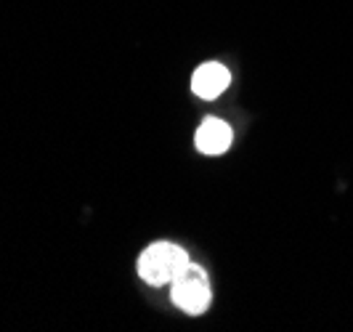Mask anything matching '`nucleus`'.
I'll use <instances>...</instances> for the list:
<instances>
[{"instance_id":"2","label":"nucleus","mask_w":353,"mask_h":332,"mask_svg":"<svg viewBox=\"0 0 353 332\" xmlns=\"http://www.w3.org/2000/svg\"><path fill=\"white\" fill-rule=\"evenodd\" d=\"M170 297L183 314L199 316L210 309L212 303V284L210 277L202 266L194 261L189 263L176 280L170 282Z\"/></svg>"},{"instance_id":"1","label":"nucleus","mask_w":353,"mask_h":332,"mask_svg":"<svg viewBox=\"0 0 353 332\" xmlns=\"http://www.w3.org/2000/svg\"><path fill=\"white\" fill-rule=\"evenodd\" d=\"M192 263V255L176 242H154L143 250L136 263V271L146 284L162 287L170 284Z\"/></svg>"},{"instance_id":"4","label":"nucleus","mask_w":353,"mask_h":332,"mask_svg":"<svg viewBox=\"0 0 353 332\" xmlns=\"http://www.w3.org/2000/svg\"><path fill=\"white\" fill-rule=\"evenodd\" d=\"M229 86H231L229 67H223V64H218V61L199 64L194 72V77H192V90H194L199 99H205V101L218 99Z\"/></svg>"},{"instance_id":"3","label":"nucleus","mask_w":353,"mask_h":332,"mask_svg":"<svg viewBox=\"0 0 353 332\" xmlns=\"http://www.w3.org/2000/svg\"><path fill=\"white\" fill-rule=\"evenodd\" d=\"M231 141H234L231 125L218 120V117H208V120H202V125L196 128L194 146L196 152H202L208 157H218V155L229 152Z\"/></svg>"}]
</instances>
